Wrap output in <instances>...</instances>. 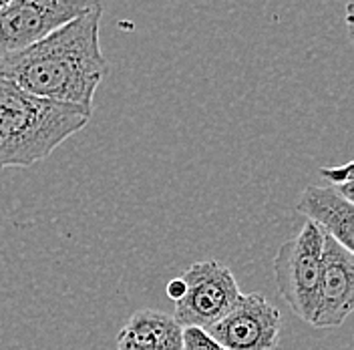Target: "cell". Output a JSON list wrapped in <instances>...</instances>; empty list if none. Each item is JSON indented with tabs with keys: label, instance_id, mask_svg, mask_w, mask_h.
Returning <instances> with one entry per match:
<instances>
[{
	"label": "cell",
	"instance_id": "obj_1",
	"mask_svg": "<svg viewBox=\"0 0 354 350\" xmlns=\"http://www.w3.org/2000/svg\"><path fill=\"white\" fill-rule=\"evenodd\" d=\"M101 19L103 6L91 8L35 44L4 55L0 75L39 99L93 111L95 93L109 73Z\"/></svg>",
	"mask_w": 354,
	"mask_h": 350
},
{
	"label": "cell",
	"instance_id": "obj_2",
	"mask_svg": "<svg viewBox=\"0 0 354 350\" xmlns=\"http://www.w3.org/2000/svg\"><path fill=\"white\" fill-rule=\"evenodd\" d=\"M93 111L39 99L0 75V169L30 167L85 129Z\"/></svg>",
	"mask_w": 354,
	"mask_h": 350
},
{
	"label": "cell",
	"instance_id": "obj_3",
	"mask_svg": "<svg viewBox=\"0 0 354 350\" xmlns=\"http://www.w3.org/2000/svg\"><path fill=\"white\" fill-rule=\"evenodd\" d=\"M324 234L306 221L298 236L286 240L274 256L276 286L290 310L310 324L316 310V294L322 272Z\"/></svg>",
	"mask_w": 354,
	"mask_h": 350
},
{
	"label": "cell",
	"instance_id": "obj_4",
	"mask_svg": "<svg viewBox=\"0 0 354 350\" xmlns=\"http://www.w3.org/2000/svg\"><path fill=\"white\" fill-rule=\"evenodd\" d=\"M179 278L185 284V292L176 302L174 320L181 329L209 330L242 294L232 270L218 260L192 264Z\"/></svg>",
	"mask_w": 354,
	"mask_h": 350
},
{
	"label": "cell",
	"instance_id": "obj_5",
	"mask_svg": "<svg viewBox=\"0 0 354 350\" xmlns=\"http://www.w3.org/2000/svg\"><path fill=\"white\" fill-rule=\"evenodd\" d=\"M97 6L101 0H10L0 12L2 53L22 50Z\"/></svg>",
	"mask_w": 354,
	"mask_h": 350
},
{
	"label": "cell",
	"instance_id": "obj_6",
	"mask_svg": "<svg viewBox=\"0 0 354 350\" xmlns=\"http://www.w3.org/2000/svg\"><path fill=\"white\" fill-rule=\"evenodd\" d=\"M205 332L227 350H274L280 344L282 314L258 292L240 294L230 312Z\"/></svg>",
	"mask_w": 354,
	"mask_h": 350
},
{
	"label": "cell",
	"instance_id": "obj_7",
	"mask_svg": "<svg viewBox=\"0 0 354 350\" xmlns=\"http://www.w3.org/2000/svg\"><path fill=\"white\" fill-rule=\"evenodd\" d=\"M354 308V256L324 234L322 272L316 294V310L310 326L336 329L353 314Z\"/></svg>",
	"mask_w": 354,
	"mask_h": 350
},
{
	"label": "cell",
	"instance_id": "obj_8",
	"mask_svg": "<svg viewBox=\"0 0 354 350\" xmlns=\"http://www.w3.org/2000/svg\"><path fill=\"white\" fill-rule=\"evenodd\" d=\"M298 212L322 234L353 252L354 205L334 187L308 185L298 199Z\"/></svg>",
	"mask_w": 354,
	"mask_h": 350
},
{
	"label": "cell",
	"instance_id": "obj_9",
	"mask_svg": "<svg viewBox=\"0 0 354 350\" xmlns=\"http://www.w3.org/2000/svg\"><path fill=\"white\" fill-rule=\"evenodd\" d=\"M117 350H183V329L159 310H137L117 334Z\"/></svg>",
	"mask_w": 354,
	"mask_h": 350
},
{
	"label": "cell",
	"instance_id": "obj_10",
	"mask_svg": "<svg viewBox=\"0 0 354 350\" xmlns=\"http://www.w3.org/2000/svg\"><path fill=\"white\" fill-rule=\"evenodd\" d=\"M354 163L348 161L340 167H322L320 175L330 183V187L338 190L346 199L353 201V187H354V177H353Z\"/></svg>",
	"mask_w": 354,
	"mask_h": 350
},
{
	"label": "cell",
	"instance_id": "obj_11",
	"mask_svg": "<svg viewBox=\"0 0 354 350\" xmlns=\"http://www.w3.org/2000/svg\"><path fill=\"white\" fill-rule=\"evenodd\" d=\"M183 350H227L221 347L218 340H214L205 330L183 329Z\"/></svg>",
	"mask_w": 354,
	"mask_h": 350
},
{
	"label": "cell",
	"instance_id": "obj_12",
	"mask_svg": "<svg viewBox=\"0 0 354 350\" xmlns=\"http://www.w3.org/2000/svg\"><path fill=\"white\" fill-rule=\"evenodd\" d=\"M183 292H185V284H183L181 278H174V280L167 284V296H169L174 302H177V300L183 296Z\"/></svg>",
	"mask_w": 354,
	"mask_h": 350
},
{
	"label": "cell",
	"instance_id": "obj_13",
	"mask_svg": "<svg viewBox=\"0 0 354 350\" xmlns=\"http://www.w3.org/2000/svg\"><path fill=\"white\" fill-rule=\"evenodd\" d=\"M8 4H10V0H0V12H2Z\"/></svg>",
	"mask_w": 354,
	"mask_h": 350
},
{
	"label": "cell",
	"instance_id": "obj_14",
	"mask_svg": "<svg viewBox=\"0 0 354 350\" xmlns=\"http://www.w3.org/2000/svg\"><path fill=\"white\" fill-rule=\"evenodd\" d=\"M2 57H4V53H2V46H0V59H2Z\"/></svg>",
	"mask_w": 354,
	"mask_h": 350
}]
</instances>
